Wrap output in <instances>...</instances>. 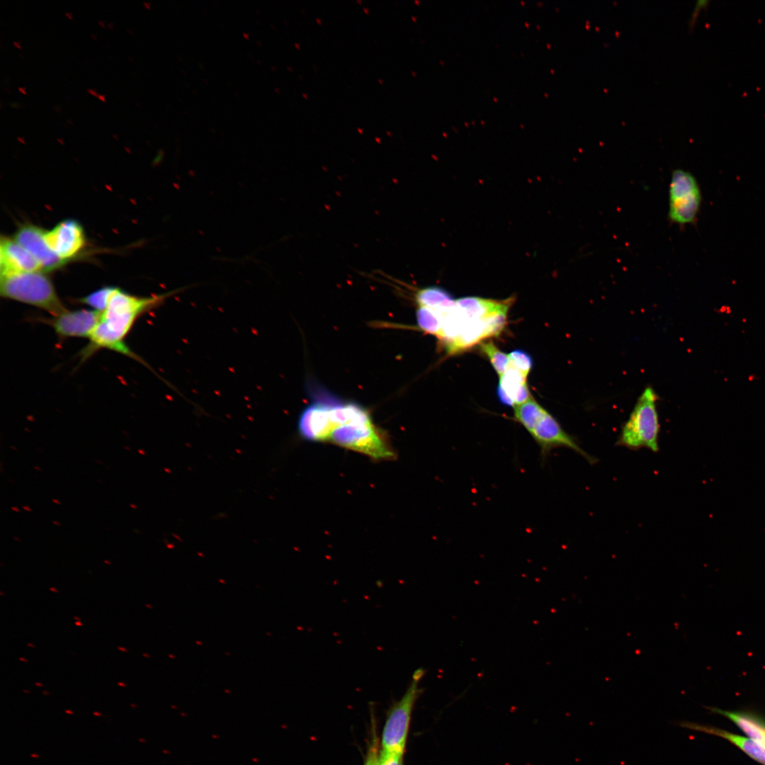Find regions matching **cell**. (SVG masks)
Listing matches in <instances>:
<instances>
[{"instance_id": "4dcf8cb0", "label": "cell", "mask_w": 765, "mask_h": 765, "mask_svg": "<svg viewBox=\"0 0 765 765\" xmlns=\"http://www.w3.org/2000/svg\"><path fill=\"white\" fill-rule=\"evenodd\" d=\"M11 509H13L15 511H18V512L19 511V510L16 507L13 506V507H11Z\"/></svg>"}, {"instance_id": "cb8c5ba5", "label": "cell", "mask_w": 765, "mask_h": 765, "mask_svg": "<svg viewBox=\"0 0 765 765\" xmlns=\"http://www.w3.org/2000/svg\"><path fill=\"white\" fill-rule=\"evenodd\" d=\"M708 4H709V1H708V0H698V1H697L696 2L695 6H694V8L693 9V11H692V13L691 14V16H690V18H689V21H688L689 29H693V28L694 27V26L696 24L698 16H699V14L701 13V11L702 9L706 8L708 6Z\"/></svg>"}, {"instance_id": "d4e9b609", "label": "cell", "mask_w": 765, "mask_h": 765, "mask_svg": "<svg viewBox=\"0 0 765 765\" xmlns=\"http://www.w3.org/2000/svg\"><path fill=\"white\" fill-rule=\"evenodd\" d=\"M497 394L499 400L504 405L509 407H515L514 400L506 394V392L502 389V387L498 385L497 389Z\"/></svg>"}, {"instance_id": "3957f363", "label": "cell", "mask_w": 765, "mask_h": 765, "mask_svg": "<svg viewBox=\"0 0 765 765\" xmlns=\"http://www.w3.org/2000/svg\"><path fill=\"white\" fill-rule=\"evenodd\" d=\"M0 294L6 299L32 305L52 316L67 310L44 271L1 274Z\"/></svg>"}, {"instance_id": "30bf717a", "label": "cell", "mask_w": 765, "mask_h": 765, "mask_svg": "<svg viewBox=\"0 0 765 765\" xmlns=\"http://www.w3.org/2000/svg\"><path fill=\"white\" fill-rule=\"evenodd\" d=\"M42 228L26 223L18 228L13 239L23 246L40 264L44 272L62 267V260L48 246Z\"/></svg>"}, {"instance_id": "e575fe53", "label": "cell", "mask_w": 765, "mask_h": 765, "mask_svg": "<svg viewBox=\"0 0 765 765\" xmlns=\"http://www.w3.org/2000/svg\"><path fill=\"white\" fill-rule=\"evenodd\" d=\"M53 523H55V524H56V525H57V526H60V524H59V523H58L57 522H55V521H53Z\"/></svg>"}, {"instance_id": "7402d4cb", "label": "cell", "mask_w": 765, "mask_h": 765, "mask_svg": "<svg viewBox=\"0 0 765 765\" xmlns=\"http://www.w3.org/2000/svg\"><path fill=\"white\" fill-rule=\"evenodd\" d=\"M509 367L521 372L526 378L533 368V358L526 351L516 349L509 353Z\"/></svg>"}, {"instance_id": "f1b7e54d", "label": "cell", "mask_w": 765, "mask_h": 765, "mask_svg": "<svg viewBox=\"0 0 765 765\" xmlns=\"http://www.w3.org/2000/svg\"><path fill=\"white\" fill-rule=\"evenodd\" d=\"M23 508L24 509H26V511H31V510H30V509L29 507H28V506H23Z\"/></svg>"}, {"instance_id": "ab89813d", "label": "cell", "mask_w": 765, "mask_h": 765, "mask_svg": "<svg viewBox=\"0 0 765 765\" xmlns=\"http://www.w3.org/2000/svg\"><path fill=\"white\" fill-rule=\"evenodd\" d=\"M764 748H765V737H764Z\"/></svg>"}, {"instance_id": "4fadbf2b", "label": "cell", "mask_w": 765, "mask_h": 765, "mask_svg": "<svg viewBox=\"0 0 765 765\" xmlns=\"http://www.w3.org/2000/svg\"><path fill=\"white\" fill-rule=\"evenodd\" d=\"M682 727L704 732L724 737L743 750L755 760L765 764V748L752 740L745 738L717 728L701 725L690 722H679Z\"/></svg>"}, {"instance_id": "8992f818", "label": "cell", "mask_w": 765, "mask_h": 765, "mask_svg": "<svg viewBox=\"0 0 765 765\" xmlns=\"http://www.w3.org/2000/svg\"><path fill=\"white\" fill-rule=\"evenodd\" d=\"M701 203V193L696 178L686 170H674L669 186V221L679 225L693 222Z\"/></svg>"}, {"instance_id": "4316f807", "label": "cell", "mask_w": 765, "mask_h": 765, "mask_svg": "<svg viewBox=\"0 0 765 765\" xmlns=\"http://www.w3.org/2000/svg\"><path fill=\"white\" fill-rule=\"evenodd\" d=\"M10 105H11V106L12 107H13V108H18V107H19V106H20V105H19V103H18V102H17V101H13V102H11V103H10Z\"/></svg>"}, {"instance_id": "2e32d148", "label": "cell", "mask_w": 765, "mask_h": 765, "mask_svg": "<svg viewBox=\"0 0 765 765\" xmlns=\"http://www.w3.org/2000/svg\"><path fill=\"white\" fill-rule=\"evenodd\" d=\"M499 377V385L514 400L515 406L525 402L531 397L527 385V378L516 369L509 367L507 370Z\"/></svg>"}, {"instance_id": "836d02e7", "label": "cell", "mask_w": 765, "mask_h": 765, "mask_svg": "<svg viewBox=\"0 0 765 765\" xmlns=\"http://www.w3.org/2000/svg\"><path fill=\"white\" fill-rule=\"evenodd\" d=\"M50 590L57 592V590H55L54 588H50Z\"/></svg>"}, {"instance_id": "d6a6232c", "label": "cell", "mask_w": 765, "mask_h": 765, "mask_svg": "<svg viewBox=\"0 0 765 765\" xmlns=\"http://www.w3.org/2000/svg\"><path fill=\"white\" fill-rule=\"evenodd\" d=\"M52 502H55V503H57L58 504H60V502L58 500H56V499H52Z\"/></svg>"}, {"instance_id": "ffe728a7", "label": "cell", "mask_w": 765, "mask_h": 765, "mask_svg": "<svg viewBox=\"0 0 765 765\" xmlns=\"http://www.w3.org/2000/svg\"><path fill=\"white\" fill-rule=\"evenodd\" d=\"M480 348L488 357L497 374L502 375L509 367V356L500 351L492 341L482 343Z\"/></svg>"}, {"instance_id": "6da1fadb", "label": "cell", "mask_w": 765, "mask_h": 765, "mask_svg": "<svg viewBox=\"0 0 765 765\" xmlns=\"http://www.w3.org/2000/svg\"><path fill=\"white\" fill-rule=\"evenodd\" d=\"M297 428L307 441L333 443L377 460L395 458L385 431L375 424L368 411L356 402H312L300 412Z\"/></svg>"}, {"instance_id": "f35d334b", "label": "cell", "mask_w": 765, "mask_h": 765, "mask_svg": "<svg viewBox=\"0 0 765 765\" xmlns=\"http://www.w3.org/2000/svg\"><path fill=\"white\" fill-rule=\"evenodd\" d=\"M34 468H35V469H38V470H40V468H37V467H34Z\"/></svg>"}, {"instance_id": "484cf974", "label": "cell", "mask_w": 765, "mask_h": 765, "mask_svg": "<svg viewBox=\"0 0 765 765\" xmlns=\"http://www.w3.org/2000/svg\"><path fill=\"white\" fill-rule=\"evenodd\" d=\"M377 755L376 747L374 746L369 752L365 765H378Z\"/></svg>"}, {"instance_id": "1f68e13d", "label": "cell", "mask_w": 765, "mask_h": 765, "mask_svg": "<svg viewBox=\"0 0 765 765\" xmlns=\"http://www.w3.org/2000/svg\"><path fill=\"white\" fill-rule=\"evenodd\" d=\"M30 756H33V757H35V758H38V757H39V756H38V755H37V754H30Z\"/></svg>"}, {"instance_id": "7a4b0ae2", "label": "cell", "mask_w": 765, "mask_h": 765, "mask_svg": "<svg viewBox=\"0 0 765 765\" xmlns=\"http://www.w3.org/2000/svg\"><path fill=\"white\" fill-rule=\"evenodd\" d=\"M180 290L137 296L115 288L89 338V343L80 353L81 361H86L101 348H106L131 358L151 369L130 349L125 340L140 317L158 307L166 299Z\"/></svg>"}, {"instance_id": "ac0fdd59", "label": "cell", "mask_w": 765, "mask_h": 765, "mask_svg": "<svg viewBox=\"0 0 765 765\" xmlns=\"http://www.w3.org/2000/svg\"><path fill=\"white\" fill-rule=\"evenodd\" d=\"M514 408V419L527 431L534 425L545 409L533 397L522 404L516 405Z\"/></svg>"}, {"instance_id": "9a60e30c", "label": "cell", "mask_w": 765, "mask_h": 765, "mask_svg": "<svg viewBox=\"0 0 765 765\" xmlns=\"http://www.w3.org/2000/svg\"><path fill=\"white\" fill-rule=\"evenodd\" d=\"M487 324L484 319L467 321L460 335L445 344L447 352L455 353L474 346L480 341L489 337Z\"/></svg>"}, {"instance_id": "8d00e7d4", "label": "cell", "mask_w": 765, "mask_h": 765, "mask_svg": "<svg viewBox=\"0 0 765 765\" xmlns=\"http://www.w3.org/2000/svg\"><path fill=\"white\" fill-rule=\"evenodd\" d=\"M35 684H36V685H40V686H42V684H41L40 683V684H39V683H35Z\"/></svg>"}, {"instance_id": "603a6c76", "label": "cell", "mask_w": 765, "mask_h": 765, "mask_svg": "<svg viewBox=\"0 0 765 765\" xmlns=\"http://www.w3.org/2000/svg\"><path fill=\"white\" fill-rule=\"evenodd\" d=\"M402 754L381 752L378 765H402Z\"/></svg>"}, {"instance_id": "f546056e", "label": "cell", "mask_w": 765, "mask_h": 765, "mask_svg": "<svg viewBox=\"0 0 765 765\" xmlns=\"http://www.w3.org/2000/svg\"><path fill=\"white\" fill-rule=\"evenodd\" d=\"M65 713H69V714H73V712L69 710H66Z\"/></svg>"}, {"instance_id": "83f0119b", "label": "cell", "mask_w": 765, "mask_h": 765, "mask_svg": "<svg viewBox=\"0 0 765 765\" xmlns=\"http://www.w3.org/2000/svg\"><path fill=\"white\" fill-rule=\"evenodd\" d=\"M94 715L96 716H101V714L98 712H94Z\"/></svg>"}, {"instance_id": "52a82bcc", "label": "cell", "mask_w": 765, "mask_h": 765, "mask_svg": "<svg viewBox=\"0 0 765 765\" xmlns=\"http://www.w3.org/2000/svg\"><path fill=\"white\" fill-rule=\"evenodd\" d=\"M528 432L538 445L543 460H545L552 450L566 448L576 452L589 463L596 462V459L586 452L546 409Z\"/></svg>"}, {"instance_id": "d590c367", "label": "cell", "mask_w": 765, "mask_h": 765, "mask_svg": "<svg viewBox=\"0 0 765 765\" xmlns=\"http://www.w3.org/2000/svg\"><path fill=\"white\" fill-rule=\"evenodd\" d=\"M76 624L77 625H81V623H79V622H77V623H76Z\"/></svg>"}, {"instance_id": "74e56055", "label": "cell", "mask_w": 765, "mask_h": 765, "mask_svg": "<svg viewBox=\"0 0 765 765\" xmlns=\"http://www.w3.org/2000/svg\"><path fill=\"white\" fill-rule=\"evenodd\" d=\"M19 659H21V660H22V661H25V662L26 661V659H22V658H20Z\"/></svg>"}, {"instance_id": "8fae6325", "label": "cell", "mask_w": 765, "mask_h": 765, "mask_svg": "<svg viewBox=\"0 0 765 765\" xmlns=\"http://www.w3.org/2000/svg\"><path fill=\"white\" fill-rule=\"evenodd\" d=\"M33 271H43L39 262L13 238L1 237V274Z\"/></svg>"}, {"instance_id": "e0dca14e", "label": "cell", "mask_w": 765, "mask_h": 765, "mask_svg": "<svg viewBox=\"0 0 765 765\" xmlns=\"http://www.w3.org/2000/svg\"><path fill=\"white\" fill-rule=\"evenodd\" d=\"M713 711L723 715L735 722L752 740L764 747L765 727L748 715L718 708H710Z\"/></svg>"}, {"instance_id": "44dd1931", "label": "cell", "mask_w": 765, "mask_h": 765, "mask_svg": "<svg viewBox=\"0 0 765 765\" xmlns=\"http://www.w3.org/2000/svg\"><path fill=\"white\" fill-rule=\"evenodd\" d=\"M115 289V287L111 286L103 287L79 299L77 301L91 307V310L101 313L106 309Z\"/></svg>"}, {"instance_id": "5b68a950", "label": "cell", "mask_w": 765, "mask_h": 765, "mask_svg": "<svg viewBox=\"0 0 765 765\" xmlns=\"http://www.w3.org/2000/svg\"><path fill=\"white\" fill-rule=\"evenodd\" d=\"M425 672L423 668L414 672L405 693L390 709L382 735V752L403 754L412 708L421 691L418 685Z\"/></svg>"}, {"instance_id": "5bb4252c", "label": "cell", "mask_w": 765, "mask_h": 765, "mask_svg": "<svg viewBox=\"0 0 765 765\" xmlns=\"http://www.w3.org/2000/svg\"><path fill=\"white\" fill-rule=\"evenodd\" d=\"M417 306H423L434 310L442 317L456 306V300L446 290L437 286H429L417 289L414 293Z\"/></svg>"}, {"instance_id": "7c38bea8", "label": "cell", "mask_w": 765, "mask_h": 765, "mask_svg": "<svg viewBox=\"0 0 765 765\" xmlns=\"http://www.w3.org/2000/svg\"><path fill=\"white\" fill-rule=\"evenodd\" d=\"M514 300V297L504 300L465 297L456 300V309L466 321L480 320L493 314L507 313Z\"/></svg>"}, {"instance_id": "d6986e66", "label": "cell", "mask_w": 765, "mask_h": 765, "mask_svg": "<svg viewBox=\"0 0 765 765\" xmlns=\"http://www.w3.org/2000/svg\"><path fill=\"white\" fill-rule=\"evenodd\" d=\"M416 322L419 327L426 334L440 335L443 317L434 310L423 306H417Z\"/></svg>"}, {"instance_id": "ba28073f", "label": "cell", "mask_w": 765, "mask_h": 765, "mask_svg": "<svg viewBox=\"0 0 765 765\" xmlns=\"http://www.w3.org/2000/svg\"><path fill=\"white\" fill-rule=\"evenodd\" d=\"M46 242L62 260L67 262L79 255L86 244L84 230L74 220H65L45 231Z\"/></svg>"}, {"instance_id": "9c48e42d", "label": "cell", "mask_w": 765, "mask_h": 765, "mask_svg": "<svg viewBox=\"0 0 765 765\" xmlns=\"http://www.w3.org/2000/svg\"><path fill=\"white\" fill-rule=\"evenodd\" d=\"M100 315V312L93 310H67L52 318L42 319V322L49 324L62 339L71 337L89 338L98 322Z\"/></svg>"}, {"instance_id": "277c9868", "label": "cell", "mask_w": 765, "mask_h": 765, "mask_svg": "<svg viewBox=\"0 0 765 765\" xmlns=\"http://www.w3.org/2000/svg\"><path fill=\"white\" fill-rule=\"evenodd\" d=\"M657 400L658 396L652 387L644 390L622 427L618 446L631 450L647 448L658 452L660 426Z\"/></svg>"}]
</instances>
